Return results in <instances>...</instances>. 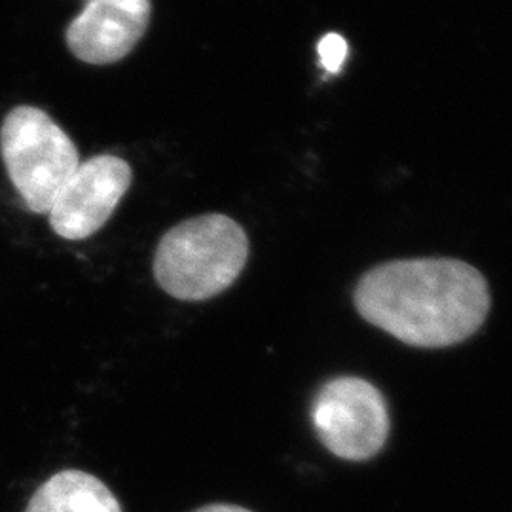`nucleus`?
<instances>
[{
  "label": "nucleus",
  "instance_id": "1",
  "mask_svg": "<svg viewBox=\"0 0 512 512\" xmlns=\"http://www.w3.org/2000/svg\"><path fill=\"white\" fill-rule=\"evenodd\" d=\"M355 306L370 325L414 348H450L471 338L488 317L484 275L454 258H408L366 272Z\"/></svg>",
  "mask_w": 512,
  "mask_h": 512
},
{
  "label": "nucleus",
  "instance_id": "2",
  "mask_svg": "<svg viewBox=\"0 0 512 512\" xmlns=\"http://www.w3.org/2000/svg\"><path fill=\"white\" fill-rule=\"evenodd\" d=\"M249 258V239L238 222L220 213L184 220L160 239L154 279L165 293L202 302L230 289Z\"/></svg>",
  "mask_w": 512,
  "mask_h": 512
},
{
  "label": "nucleus",
  "instance_id": "3",
  "mask_svg": "<svg viewBox=\"0 0 512 512\" xmlns=\"http://www.w3.org/2000/svg\"><path fill=\"white\" fill-rule=\"evenodd\" d=\"M0 154L19 196L38 215L50 213L57 194L80 165L73 139L50 114L29 105L6 114Z\"/></svg>",
  "mask_w": 512,
  "mask_h": 512
},
{
  "label": "nucleus",
  "instance_id": "4",
  "mask_svg": "<svg viewBox=\"0 0 512 512\" xmlns=\"http://www.w3.org/2000/svg\"><path fill=\"white\" fill-rule=\"evenodd\" d=\"M311 421L323 446L336 458H374L389 437V412L376 385L340 376L323 385L311 404Z\"/></svg>",
  "mask_w": 512,
  "mask_h": 512
},
{
  "label": "nucleus",
  "instance_id": "5",
  "mask_svg": "<svg viewBox=\"0 0 512 512\" xmlns=\"http://www.w3.org/2000/svg\"><path fill=\"white\" fill-rule=\"evenodd\" d=\"M131 165L110 154L80 162L50 209V226L59 238L80 241L99 232L128 194Z\"/></svg>",
  "mask_w": 512,
  "mask_h": 512
},
{
  "label": "nucleus",
  "instance_id": "6",
  "mask_svg": "<svg viewBox=\"0 0 512 512\" xmlns=\"http://www.w3.org/2000/svg\"><path fill=\"white\" fill-rule=\"evenodd\" d=\"M152 16L150 0H88L67 27L71 54L90 65L124 59L145 37Z\"/></svg>",
  "mask_w": 512,
  "mask_h": 512
},
{
  "label": "nucleus",
  "instance_id": "7",
  "mask_svg": "<svg viewBox=\"0 0 512 512\" xmlns=\"http://www.w3.org/2000/svg\"><path fill=\"white\" fill-rule=\"evenodd\" d=\"M25 512H122V507L103 480L67 469L38 486Z\"/></svg>",
  "mask_w": 512,
  "mask_h": 512
},
{
  "label": "nucleus",
  "instance_id": "8",
  "mask_svg": "<svg viewBox=\"0 0 512 512\" xmlns=\"http://www.w3.org/2000/svg\"><path fill=\"white\" fill-rule=\"evenodd\" d=\"M317 54H319L321 67L327 73H340L346 63V57H348V42L338 33H329L319 40Z\"/></svg>",
  "mask_w": 512,
  "mask_h": 512
},
{
  "label": "nucleus",
  "instance_id": "9",
  "mask_svg": "<svg viewBox=\"0 0 512 512\" xmlns=\"http://www.w3.org/2000/svg\"><path fill=\"white\" fill-rule=\"evenodd\" d=\"M194 512H251L249 509H243L239 505H228V503H215V505H207Z\"/></svg>",
  "mask_w": 512,
  "mask_h": 512
}]
</instances>
